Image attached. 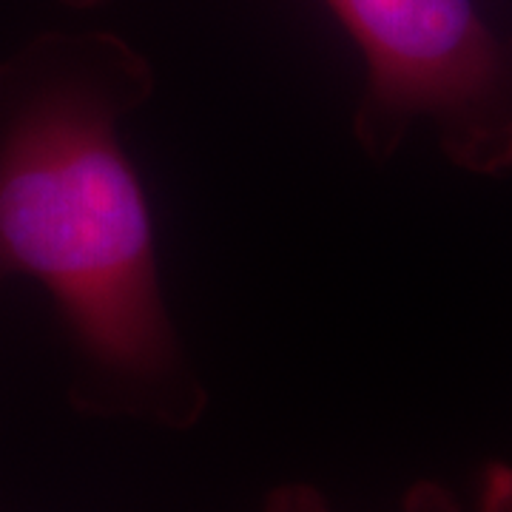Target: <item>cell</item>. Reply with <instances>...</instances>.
<instances>
[{"label":"cell","mask_w":512,"mask_h":512,"mask_svg":"<svg viewBox=\"0 0 512 512\" xmlns=\"http://www.w3.org/2000/svg\"><path fill=\"white\" fill-rule=\"evenodd\" d=\"M478 512H512V464H487L478 484Z\"/></svg>","instance_id":"277c9868"},{"label":"cell","mask_w":512,"mask_h":512,"mask_svg":"<svg viewBox=\"0 0 512 512\" xmlns=\"http://www.w3.org/2000/svg\"><path fill=\"white\" fill-rule=\"evenodd\" d=\"M154 66L126 37L40 32L0 57V296L49 293L69 396L106 419L191 427L208 393L165 305L154 220L120 140Z\"/></svg>","instance_id":"6da1fadb"},{"label":"cell","mask_w":512,"mask_h":512,"mask_svg":"<svg viewBox=\"0 0 512 512\" xmlns=\"http://www.w3.org/2000/svg\"><path fill=\"white\" fill-rule=\"evenodd\" d=\"M365 60L353 137L387 163L416 126L478 177L512 171V35L476 0H325Z\"/></svg>","instance_id":"7a4b0ae2"},{"label":"cell","mask_w":512,"mask_h":512,"mask_svg":"<svg viewBox=\"0 0 512 512\" xmlns=\"http://www.w3.org/2000/svg\"><path fill=\"white\" fill-rule=\"evenodd\" d=\"M259 512H330L313 484H279L265 495ZM402 512H461L458 498L439 481H416L402 501Z\"/></svg>","instance_id":"3957f363"},{"label":"cell","mask_w":512,"mask_h":512,"mask_svg":"<svg viewBox=\"0 0 512 512\" xmlns=\"http://www.w3.org/2000/svg\"><path fill=\"white\" fill-rule=\"evenodd\" d=\"M60 6H66V9H74V12H89V9H100V6H106L109 0H57Z\"/></svg>","instance_id":"5b68a950"}]
</instances>
